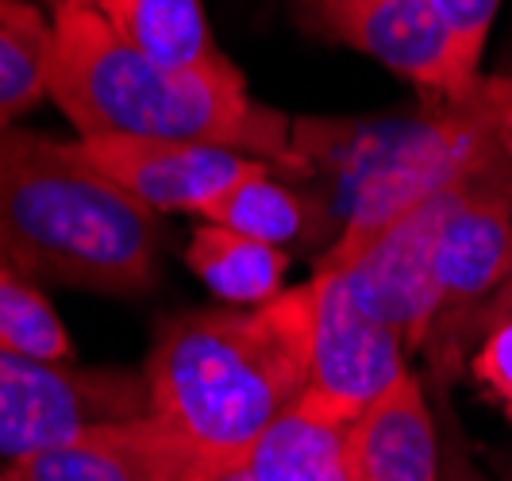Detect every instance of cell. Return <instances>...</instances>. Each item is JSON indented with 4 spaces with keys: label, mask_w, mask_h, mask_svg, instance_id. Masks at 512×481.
Instances as JSON below:
<instances>
[{
    "label": "cell",
    "mask_w": 512,
    "mask_h": 481,
    "mask_svg": "<svg viewBox=\"0 0 512 481\" xmlns=\"http://www.w3.org/2000/svg\"><path fill=\"white\" fill-rule=\"evenodd\" d=\"M305 178H328L343 254L374 239L401 212L459 185L512 189V101L482 77L459 101L424 104L393 120H293Z\"/></svg>",
    "instance_id": "6da1fadb"
},
{
    "label": "cell",
    "mask_w": 512,
    "mask_h": 481,
    "mask_svg": "<svg viewBox=\"0 0 512 481\" xmlns=\"http://www.w3.org/2000/svg\"><path fill=\"white\" fill-rule=\"evenodd\" d=\"M51 101L70 116L77 139H178L216 143L278 170L305 174L293 120L251 97L247 77L228 70L158 66L104 24L93 4L54 16Z\"/></svg>",
    "instance_id": "7a4b0ae2"
},
{
    "label": "cell",
    "mask_w": 512,
    "mask_h": 481,
    "mask_svg": "<svg viewBox=\"0 0 512 481\" xmlns=\"http://www.w3.org/2000/svg\"><path fill=\"white\" fill-rule=\"evenodd\" d=\"M308 320V281L258 308L166 316L143 366L151 416L197 455L239 458L308 389Z\"/></svg>",
    "instance_id": "3957f363"
},
{
    "label": "cell",
    "mask_w": 512,
    "mask_h": 481,
    "mask_svg": "<svg viewBox=\"0 0 512 481\" xmlns=\"http://www.w3.org/2000/svg\"><path fill=\"white\" fill-rule=\"evenodd\" d=\"M158 212L89 166L74 139L0 127V266L35 285L108 297L151 293L162 278Z\"/></svg>",
    "instance_id": "277c9868"
},
{
    "label": "cell",
    "mask_w": 512,
    "mask_h": 481,
    "mask_svg": "<svg viewBox=\"0 0 512 481\" xmlns=\"http://www.w3.org/2000/svg\"><path fill=\"white\" fill-rule=\"evenodd\" d=\"M436 316L420 355L439 381L462 374L489 304L512 278V189L459 185L436 231Z\"/></svg>",
    "instance_id": "5b68a950"
},
{
    "label": "cell",
    "mask_w": 512,
    "mask_h": 481,
    "mask_svg": "<svg viewBox=\"0 0 512 481\" xmlns=\"http://www.w3.org/2000/svg\"><path fill=\"white\" fill-rule=\"evenodd\" d=\"M151 416L147 378L116 366H77L0 347V462L43 455L81 431Z\"/></svg>",
    "instance_id": "8992f818"
},
{
    "label": "cell",
    "mask_w": 512,
    "mask_h": 481,
    "mask_svg": "<svg viewBox=\"0 0 512 481\" xmlns=\"http://www.w3.org/2000/svg\"><path fill=\"white\" fill-rule=\"evenodd\" d=\"M305 27L382 62L420 89L424 104L459 101L482 74L462 62L432 0H293Z\"/></svg>",
    "instance_id": "52a82bcc"
},
{
    "label": "cell",
    "mask_w": 512,
    "mask_h": 481,
    "mask_svg": "<svg viewBox=\"0 0 512 481\" xmlns=\"http://www.w3.org/2000/svg\"><path fill=\"white\" fill-rule=\"evenodd\" d=\"M308 289L312 320L305 393L355 420L362 408H370L405 374H412L409 343L351 293L339 270L316 266Z\"/></svg>",
    "instance_id": "ba28073f"
},
{
    "label": "cell",
    "mask_w": 512,
    "mask_h": 481,
    "mask_svg": "<svg viewBox=\"0 0 512 481\" xmlns=\"http://www.w3.org/2000/svg\"><path fill=\"white\" fill-rule=\"evenodd\" d=\"M451 193L428 197L409 212H401L393 224H385L374 239H366L355 251L320 254L316 262L324 270H339L351 293L397 331L409 343V351L424 347L436 316L432 251H436V231Z\"/></svg>",
    "instance_id": "9c48e42d"
},
{
    "label": "cell",
    "mask_w": 512,
    "mask_h": 481,
    "mask_svg": "<svg viewBox=\"0 0 512 481\" xmlns=\"http://www.w3.org/2000/svg\"><path fill=\"white\" fill-rule=\"evenodd\" d=\"M74 143L89 166H97L131 201H139L158 216L166 212L208 216L212 204L224 201L239 181L262 166V158L216 143L124 139V135H97Z\"/></svg>",
    "instance_id": "30bf717a"
},
{
    "label": "cell",
    "mask_w": 512,
    "mask_h": 481,
    "mask_svg": "<svg viewBox=\"0 0 512 481\" xmlns=\"http://www.w3.org/2000/svg\"><path fill=\"white\" fill-rule=\"evenodd\" d=\"M201 458L166 424L139 416L81 431L43 455L4 466L0 474L8 481H181Z\"/></svg>",
    "instance_id": "8fae6325"
},
{
    "label": "cell",
    "mask_w": 512,
    "mask_h": 481,
    "mask_svg": "<svg viewBox=\"0 0 512 481\" xmlns=\"http://www.w3.org/2000/svg\"><path fill=\"white\" fill-rule=\"evenodd\" d=\"M355 481H443V428L416 374L351 420Z\"/></svg>",
    "instance_id": "7c38bea8"
},
{
    "label": "cell",
    "mask_w": 512,
    "mask_h": 481,
    "mask_svg": "<svg viewBox=\"0 0 512 481\" xmlns=\"http://www.w3.org/2000/svg\"><path fill=\"white\" fill-rule=\"evenodd\" d=\"M239 462L251 481H355L351 416L301 393Z\"/></svg>",
    "instance_id": "4fadbf2b"
},
{
    "label": "cell",
    "mask_w": 512,
    "mask_h": 481,
    "mask_svg": "<svg viewBox=\"0 0 512 481\" xmlns=\"http://www.w3.org/2000/svg\"><path fill=\"white\" fill-rule=\"evenodd\" d=\"M205 220L243 231L270 247H282V251L289 247H324L328 251L339 239V216L332 212V204L320 193H305V189L282 181V170L270 162H262L224 201L212 204Z\"/></svg>",
    "instance_id": "5bb4252c"
},
{
    "label": "cell",
    "mask_w": 512,
    "mask_h": 481,
    "mask_svg": "<svg viewBox=\"0 0 512 481\" xmlns=\"http://www.w3.org/2000/svg\"><path fill=\"white\" fill-rule=\"evenodd\" d=\"M131 51L170 70H228L201 0H97L93 4Z\"/></svg>",
    "instance_id": "9a60e30c"
},
{
    "label": "cell",
    "mask_w": 512,
    "mask_h": 481,
    "mask_svg": "<svg viewBox=\"0 0 512 481\" xmlns=\"http://www.w3.org/2000/svg\"><path fill=\"white\" fill-rule=\"evenodd\" d=\"M185 262L205 281L208 293L228 308H258L285 293L289 251L251 239L243 231H231L224 224L205 220L193 231L185 247Z\"/></svg>",
    "instance_id": "2e32d148"
},
{
    "label": "cell",
    "mask_w": 512,
    "mask_h": 481,
    "mask_svg": "<svg viewBox=\"0 0 512 481\" xmlns=\"http://www.w3.org/2000/svg\"><path fill=\"white\" fill-rule=\"evenodd\" d=\"M54 20L31 0H0V127L51 97Z\"/></svg>",
    "instance_id": "e0dca14e"
},
{
    "label": "cell",
    "mask_w": 512,
    "mask_h": 481,
    "mask_svg": "<svg viewBox=\"0 0 512 481\" xmlns=\"http://www.w3.org/2000/svg\"><path fill=\"white\" fill-rule=\"evenodd\" d=\"M0 347L47 362H74L70 331L58 320L51 301L35 289V281L4 266H0Z\"/></svg>",
    "instance_id": "ac0fdd59"
},
{
    "label": "cell",
    "mask_w": 512,
    "mask_h": 481,
    "mask_svg": "<svg viewBox=\"0 0 512 481\" xmlns=\"http://www.w3.org/2000/svg\"><path fill=\"white\" fill-rule=\"evenodd\" d=\"M466 370L482 385L489 401L512 420V293L505 289L489 304L486 320L474 335Z\"/></svg>",
    "instance_id": "d6986e66"
},
{
    "label": "cell",
    "mask_w": 512,
    "mask_h": 481,
    "mask_svg": "<svg viewBox=\"0 0 512 481\" xmlns=\"http://www.w3.org/2000/svg\"><path fill=\"white\" fill-rule=\"evenodd\" d=\"M443 27L451 31L455 47H459L462 62L482 74V54H486L489 27L501 12V0H432Z\"/></svg>",
    "instance_id": "ffe728a7"
},
{
    "label": "cell",
    "mask_w": 512,
    "mask_h": 481,
    "mask_svg": "<svg viewBox=\"0 0 512 481\" xmlns=\"http://www.w3.org/2000/svg\"><path fill=\"white\" fill-rule=\"evenodd\" d=\"M443 481H486L474 458L466 455L455 428H443Z\"/></svg>",
    "instance_id": "44dd1931"
},
{
    "label": "cell",
    "mask_w": 512,
    "mask_h": 481,
    "mask_svg": "<svg viewBox=\"0 0 512 481\" xmlns=\"http://www.w3.org/2000/svg\"><path fill=\"white\" fill-rule=\"evenodd\" d=\"M181 481H251L239 458H201Z\"/></svg>",
    "instance_id": "7402d4cb"
},
{
    "label": "cell",
    "mask_w": 512,
    "mask_h": 481,
    "mask_svg": "<svg viewBox=\"0 0 512 481\" xmlns=\"http://www.w3.org/2000/svg\"><path fill=\"white\" fill-rule=\"evenodd\" d=\"M47 12H51V20L58 12H66V8H77V4H97V0H39Z\"/></svg>",
    "instance_id": "603a6c76"
},
{
    "label": "cell",
    "mask_w": 512,
    "mask_h": 481,
    "mask_svg": "<svg viewBox=\"0 0 512 481\" xmlns=\"http://www.w3.org/2000/svg\"><path fill=\"white\" fill-rule=\"evenodd\" d=\"M497 81L505 85V93H509V101H512V66H509V70H501V74H497Z\"/></svg>",
    "instance_id": "cb8c5ba5"
},
{
    "label": "cell",
    "mask_w": 512,
    "mask_h": 481,
    "mask_svg": "<svg viewBox=\"0 0 512 481\" xmlns=\"http://www.w3.org/2000/svg\"><path fill=\"white\" fill-rule=\"evenodd\" d=\"M505 293H512V278H509V285H505Z\"/></svg>",
    "instance_id": "d4e9b609"
},
{
    "label": "cell",
    "mask_w": 512,
    "mask_h": 481,
    "mask_svg": "<svg viewBox=\"0 0 512 481\" xmlns=\"http://www.w3.org/2000/svg\"><path fill=\"white\" fill-rule=\"evenodd\" d=\"M505 481H512V470H509V474H505Z\"/></svg>",
    "instance_id": "484cf974"
},
{
    "label": "cell",
    "mask_w": 512,
    "mask_h": 481,
    "mask_svg": "<svg viewBox=\"0 0 512 481\" xmlns=\"http://www.w3.org/2000/svg\"><path fill=\"white\" fill-rule=\"evenodd\" d=\"M0 481H8V478H4V474H0Z\"/></svg>",
    "instance_id": "4316f807"
}]
</instances>
